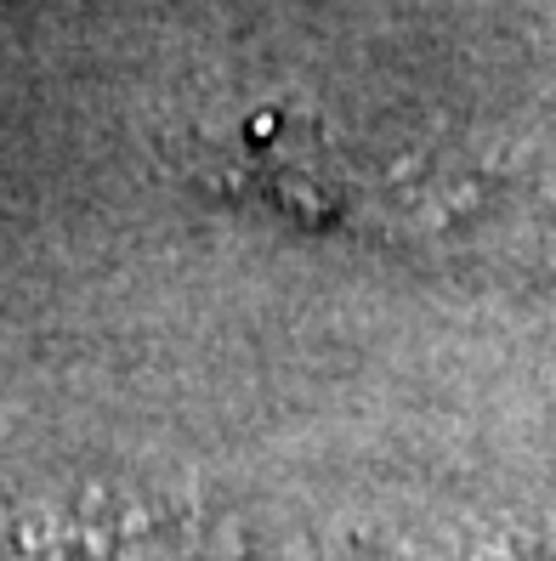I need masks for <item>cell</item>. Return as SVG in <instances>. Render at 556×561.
Segmentation results:
<instances>
[{
	"mask_svg": "<svg viewBox=\"0 0 556 561\" xmlns=\"http://www.w3.org/2000/svg\"><path fill=\"white\" fill-rule=\"evenodd\" d=\"M216 534L188 500L125 488L0 493V561H211Z\"/></svg>",
	"mask_w": 556,
	"mask_h": 561,
	"instance_id": "cell-1",
	"label": "cell"
}]
</instances>
